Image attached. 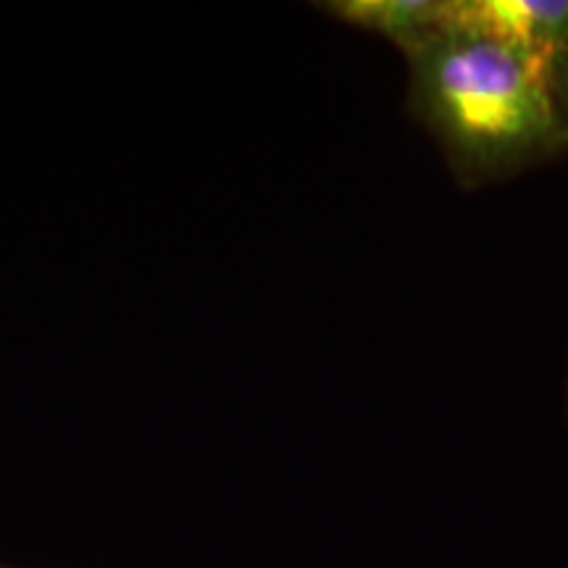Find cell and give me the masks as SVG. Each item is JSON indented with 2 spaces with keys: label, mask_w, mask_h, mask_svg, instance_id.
Wrapping results in <instances>:
<instances>
[{
  "label": "cell",
  "mask_w": 568,
  "mask_h": 568,
  "mask_svg": "<svg viewBox=\"0 0 568 568\" xmlns=\"http://www.w3.org/2000/svg\"><path fill=\"white\" fill-rule=\"evenodd\" d=\"M406 59L416 116L460 182L508 176L568 145L556 69L493 42L447 34Z\"/></svg>",
  "instance_id": "1"
},
{
  "label": "cell",
  "mask_w": 568,
  "mask_h": 568,
  "mask_svg": "<svg viewBox=\"0 0 568 568\" xmlns=\"http://www.w3.org/2000/svg\"><path fill=\"white\" fill-rule=\"evenodd\" d=\"M437 34L493 42L560 71L568 55V0H437Z\"/></svg>",
  "instance_id": "2"
},
{
  "label": "cell",
  "mask_w": 568,
  "mask_h": 568,
  "mask_svg": "<svg viewBox=\"0 0 568 568\" xmlns=\"http://www.w3.org/2000/svg\"><path fill=\"white\" fill-rule=\"evenodd\" d=\"M322 9L345 24L379 34L406 55L435 38L437 0H335Z\"/></svg>",
  "instance_id": "3"
},
{
  "label": "cell",
  "mask_w": 568,
  "mask_h": 568,
  "mask_svg": "<svg viewBox=\"0 0 568 568\" xmlns=\"http://www.w3.org/2000/svg\"><path fill=\"white\" fill-rule=\"evenodd\" d=\"M558 98H560V109H564L566 132H568V55L566 61L560 63V71H558Z\"/></svg>",
  "instance_id": "4"
}]
</instances>
